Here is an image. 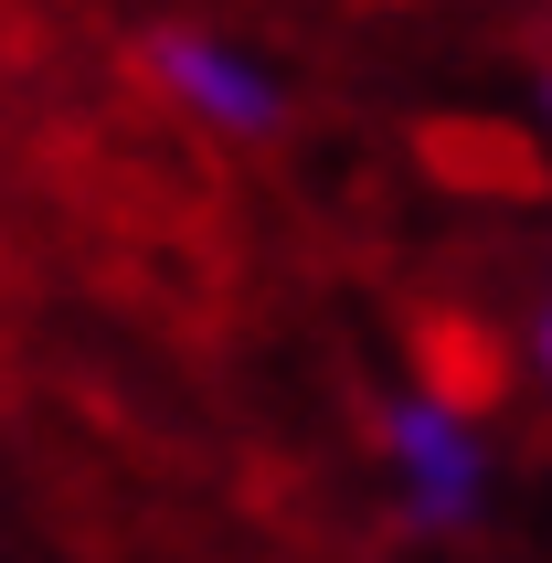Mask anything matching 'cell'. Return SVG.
I'll list each match as a JSON object with an SVG mask.
<instances>
[{
	"label": "cell",
	"instance_id": "cell-1",
	"mask_svg": "<svg viewBox=\"0 0 552 563\" xmlns=\"http://www.w3.org/2000/svg\"><path fill=\"white\" fill-rule=\"evenodd\" d=\"M383 468H394L404 510L426 532H446V521H467V510L489 500V437L446 394H394V415H383Z\"/></svg>",
	"mask_w": 552,
	"mask_h": 563
},
{
	"label": "cell",
	"instance_id": "cell-2",
	"mask_svg": "<svg viewBox=\"0 0 552 563\" xmlns=\"http://www.w3.org/2000/svg\"><path fill=\"white\" fill-rule=\"evenodd\" d=\"M150 86L202 118L213 139H276L287 128V86H276V64H255L245 43H223V32H159L150 43Z\"/></svg>",
	"mask_w": 552,
	"mask_h": 563
},
{
	"label": "cell",
	"instance_id": "cell-3",
	"mask_svg": "<svg viewBox=\"0 0 552 563\" xmlns=\"http://www.w3.org/2000/svg\"><path fill=\"white\" fill-rule=\"evenodd\" d=\"M542 373H552V319H542Z\"/></svg>",
	"mask_w": 552,
	"mask_h": 563
}]
</instances>
